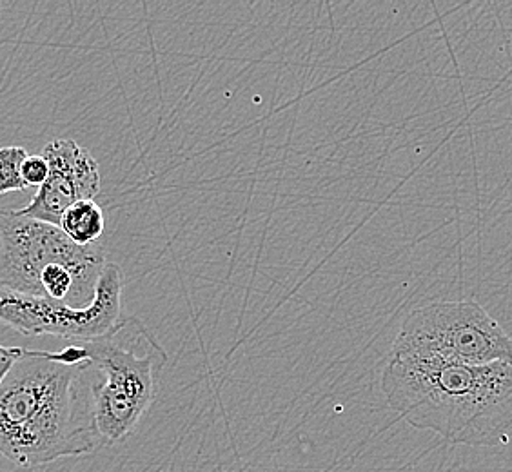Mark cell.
<instances>
[{"mask_svg":"<svg viewBox=\"0 0 512 472\" xmlns=\"http://www.w3.org/2000/svg\"><path fill=\"white\" fill-rule=\"evenodd\" d=\"M84 345L33 351L0 384V454L22 469L97 453Z\"/></svg>","mask_w":512,"mask_h":472,"instance_id":"1","label":"cell"},{"mask_svg":"<svg viewBox=\"0 0 512 472\" xmlns=\"http://www.w3.org/2000/svg\"><path fill=\"white\" fill-rule=\"evenodd\" d=\"M394 413L454 445L500 447L512 434V362L449 364L393 356L382 374Z\"/></svg>","mask_w":512,"mask_h":472,"instance_id":"2","label":"cell"},{"mask_svg":"<svg viewBox=\"0 0 512 472\" xmlns=\"http://www.w3.org/2000/svg\"><path fill=\"white\" fill-rule=\"evenodd\" d=\"M106 264L100 244L77 246L59 226L0 211V289L80 309L91 304Z\"/></svg>","mask_w":512,"mask_h":472,"instance_id":"3","label":"cell"},{"mask_svg":"<svg viewBox=\"0 0 512 472\" xmlns=\"http://www.w3.org/2000/svg\"><path fill=\"white\" fill-rule=\"evenodd\" d=\"M82 345L102 378L89 385L95 429L102 442H122L153 404L168 353L135 318L124 320L117 333Z\"/></svg>","mask_w":512,"mask_h":472,"instance_id":"4","label":"cell"},{"mask_svg":"<svg viewBox=\"0 0 512 472\" xmlns=\"http://www.w3.org/2000/svg\"><path fill=\"white\" fill-rule=\"evenodd\" d=\"M393 356L463 365L512 362V338L476 302H434L405 316Z\"/></svg>","mask_w":512,"mask_h":472,"instance_id":"5","label":"cell"},{"mask_svg":"<svg viewBox=\"0 0 512 472\" xmlns=\"http://www.w3.org/2000/svg\"><path fill=\"white\" fill-rule=\"evenodd\" d=\"M122 291L124 276L111 262L100 275L93 302L80 309L0 289V322L24 336H59L79 344L95 342L117 333L124 324Z\"/></svg>","mask_w":512,"mask_h":472,"instance_id":"6","label":"cell"},{"mask_svg":"<svg viewBox=\"0 0 512 472\" xmlns=\"http://www.w3.org/2000/svg\"><path fill=\"white\" fill-rule=\"evenodd\" d=\"M42 157L48 160L50 175L37 189L30 204L19 209L22 217L59 226L62 215L80 200H95L100 193L99 162L77 142L59 138L46 144Z\"/></svg>","mask_w":512,"mask_h":472,"instance_id":"7","label":"cell"},{"mask_svg":"<svg viewBox=\"0 0 512 472\" xmlns=\"http://www.w3.org/2000/svg\"><path fill=\"white\" fill-rule=\"evenodd\" d=\"M59 227L71 242L88 247L99 244L100 236L104 235L106 218L95 200H80L62 215Z\"/></svg>","mask_w":512,"mask_h":472,"instance_id":"8","label":"cell"},{"mask_svg":"<svg viewBox=\"0 0 512 472\" xmlns=\"http://www.w3.org/2000/svg\"><path fill=\"white\" fill-rule=\"evenodd\" d=\"M26 158H28L26 149L19 146L0 148V195L28 189L20 175V169Z\"/></svg>","mask_w":512,"mask_h":472,"instance_id":"9","label":"cell"},{"mask_svg":"<svg viewBox=\"0 0 512 472\" xmlns=\"http://www.w3.org/2000/svg\"><path fill=\"white\" fill-rule=\"evenodd\" d=\"M20 175H22V180H24L26 186L39 189L48 180V175H50L48 160L42 157V155H33V157L28 155V158L24 160V164H22Z\"/></svg>","mask_w":512,"mask_h":472,"instance_id":"10","label":"cell"},{"mask_svg":"<svg viewBox=\"0 0 512 472\" xmlns=\"http://www.w3.org/2000/svg\"><path fill=\"white\" fill-rule=\"evenodd\" d=\"M30 349L24 347H4L0 345V384L6 380V376L11 373V369L19 364L22 358H26Z\"/></svg>","mask_w":512,"mask_h":472,"instance_id":"11","label":"cell"},{"mask_svg":"<svg viewBox=\"0 0 512 472\" xmlns=\"http://www.w3.org/2000/svg\"><path fill=\"white\" fill-rule=\"evenodd\" d=\"M0 8H2V4H0Z\"/></svg>","mask_w":512,"mask_h":472,"instance_id":"12","label":"cell"}]
</instances>
